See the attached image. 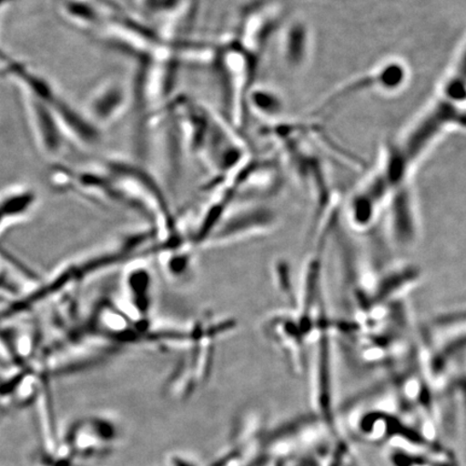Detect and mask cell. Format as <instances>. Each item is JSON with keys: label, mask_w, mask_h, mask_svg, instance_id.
<instances>
[{"label": "cell", "mask_w": 466, "mask_h": 466, "mask_svg": "<svg viewBox=\"0 0 466 466\" xmlns=\"http://www.w3.org/2000/svg\"><path fill=\"white\" fill-rule=\"evenodd\" d=\"M408 78L407 68L400 62H390L379 67L377 71L360 76L357 79L349 81L341 86L320 105L318 112L331 106L338 101L343 100L355 93L366 90L379 89L384 91H396L403 86Z\"/></svg>", "instance_id": "cell-1"}, {"label": "cell", "mask_w": 466, "mask_h": 466, "mask_svg": "<svg viewBox=\"0 0 466 466\" xmlns=\"http://www.w3.org/2000/svg\"><path fill=\"white\" fill-rule=\"evenodd\" d=\"M312 34L306 22L295 20L283 29L279 39V56L290 72H301L312 55Z\"/></svg>", "instance_id": "cell-2"}, {"label": "cell", "mask_w": 466, "mask_h": 466, "mask_svg": "<svg viewBox=\"0 0 466 466\" xmlns=\"http://www.w3.org/2000/svg\"><path fill=\"white\" fill-rule=\"evenodd\" d=\"M28 96V108L38 141L48 153H58L64 146L63 127L54 110L42 101Z\"/></svg>", "instance_id": "cell-3"}, {"label": "cell", "mask_w": 466, "mask_h": 466, "mask_svg": "<svg viewBox=\"0 0 466 466\" xmlns=\"http://www.w3.org/2000/svg\"><path fill=\"white\" fill-rule=\"evenodd\" d=\"M127 102L125 87L109 83L98 89L90 101V119L95 124H110L124 110Z\"/></svg>", "instance_id": "cell-4"}, {"label": "cell", "mask_w": 466, "mask_h": 466, "mask_svg": "<svg viewBox=\"0 0 466 466\" xmlns=\"http://www.w3.org/2000/svg\"><path fill=\"white\" fill-rule=\"evenodd\" d=\"M249 101L250 106L265 116H278L284 109L282 98L278 93L264 87L250 92Z\"/></svg>", "instance_id": "cell-5"}]
</instances>
